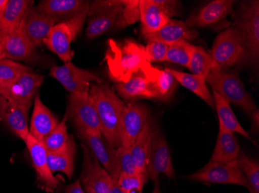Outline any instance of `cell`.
<instances>
[{
  "label": "cell",
  "mask_w": 259,
  "mask_h": 193,
  "mask_svg": "<svg viewBox=\"0 0 259 193\" xmlns=\"http://www.w3.org/2000/svg\"><path fill=\"white\" fill-rule=\"evenodd\" d=\"M24 142L31 157L32 162L37 176L49 190L55 189L58 187L59 182L49 168L47 157L48 152L43 143L35 139L30 133Z\"/></svg>",
  "instance_id": "21"
},
{
  "label": "cell",
  "mask_w": 259,
  "mask_h": 193,
  "mask_svg": "<svg viewBox=\"0 0 259 193\" xmlns=\"http://www.w3.org/2000/svg\"><path fill=\"white\" fill-rule=\"evenodd\" d=\"M49 75L62 84L70 93L88 92L91 82L101 84L102 81L95 74L75 66L71 61L62 66L51 68Z\"/></svg>",
  "instance_id": "13"
},
{
  "label": "cell",
  "mask_w": 259,
  "mask_h": 193,
  "mask_svg": "<svg viewBox=\"0 0 259 193\" xmlns=\"http://www.w3.org/2000/svg\"><path fill=\"white\" fill-rule=\"evenodd\" d=\"M58 23L56 19L41 14L30 6L22 20L21 25L30 43L37 47L44 43L52 27Z\"/></svg>",
  "instance_id": "18"
},
{
  "label": "cell",
  "mask_w": 259,
  "mask_h": 193,
  "mask_svg": "<svg viewBox=\"0 0 259 193\" xmlns=\"http://www.w3.org/2000/svg\"><path fill=\"white\" fill-rule=\"evenodd\" d=\"M117 155H118L120 173L128 174V175L138 173L131 149L120 146L117 149Z\"/></svg>",
  "instance_id": "40"
},
{
  "label": "cell",
  "mask_w": 259,
  "mask_h": 193,
  "mask_svg": "<svg viewBox=\"0 0 259 193\" xmlns=\"http://www.w3.org/2000/svg\"><path fill=\"white\" fill-rule=\"evenodd\" d=\"M9 0H0V20L5 13L6 8L8 4Z\"/></svg>",
  "instance_id": "44"
},
{
  "label": "cell",
  "mask_w": 259,
  "mask_h": 193,
  "mask_svg": "<svg viewBox=\"0 0 259 193\" xmlns=\"http://www.w3.org/2000/svg\"><path fill=\"white\" fill-rule=\"evenodd\" d=\"M33 3L30 0H9L5 13L0 20V37L10 34L19 27Z\"/></svg>",
  "instance_id": "28"
},
{
  "label": "cell",
  "mask_w": 259,
  "mask_h": 193,
  "mask_svg": "<svg viewBox=\"0 0 259 193\" xmlns=\"http://www.w3.org/2000/svg\"><path fill=\"white\" fill-rule=\"evenodd\" d=\"M123 1H95L90 4L85 37L93 40L114 27H122Z\"/></svg>",
  "instance_id": "7"
},
{
  "label": "cell",
  "mask_w": 259,
  "mask_h": 193,
  "mask_svg": "<svg viewBox=\"0 0 259 193\" xmlns=\"http://www.w3.org/2000/svg\"><path fill=\"white\" fill-rule=\"evenodd\" d=\"M209 54L214 65L213 69L228 70L236 65L244 63L245 46L238 30L232 26L220 33L213 42Z\"/></svg>",
  "instance_id": "6"
},
{
  "label": "cell",
  "mask_w": 259,
  "mask_h": 193,
  "mask_svg": "<svg viewBox=\"0 0 259 193\" xmlns=\"http://www.w3.org/2000/svg\"><path fill=\"white\" fill-rule=\"evenodd\" d=\"M89 7L90 3L82 0H44L35 9L60 23L72 18Z\"/></svg>",
  "instance_id": "22"
},
{
  "label": "cell",
  "mask_w": 259,
  "mask_h": 193,
  "mask_svg": "<svg viewBox=\"0 0 259 193\" xmlns=\"http://www.w3.org/2000/svg\"><path fill=\"white\" fill-rule=\"evenodd\" d=\"M110 193H126L123 191L121 188L119 186L117 182H113V185H112L111 190H110Z\"/></svg>",
  "instance_id": "45"
},
{
  "label": "cell",
  "mask_w": 259,
  "mask_h": 193,
  "mask_svg": "<svg viewBox=\"0 0 259 193\" xmlns=\"http://www.w3.org/2000/svg\"><path fill=\"white\" fill-rule=\"evenodd\" d=\"M160 174H164L167 178L174 179L175 171L171 162V154L166 139L159 130L155 127L151 139L147 164L148 178L155 182L158 181Z\"/></svg>",
  "instance_id": "10"
},
{
  "label": "cell",
  "mask_w": 259,
  "mask_h": 193,
  "mask_svg": "<svg viewBox=\"0 0 259 193\" xmlns=\"http://www.w3.org/2000/svg\"><path fill=\"white\" fill-rule=\"evenodd\" d=\"M106 61L110 78L116 83L126 82L140 71L150 81L155 82L161 72V70L154 68L148 61L145 46L133 40L120 43L110 39Z\"/></svg>",
  "instance_id": "1"
},
{
  "label": "cell",
  "mask_w": 259,
  "mask_h": 193,
  "mask_svg": "<svg viewBox=\"0 0 259 193\" xmlns=\"http://www.w3.org/2000/svg\"><path fill=\"white\" fill-rule=\"evenodd\" d=\"M29 109V107L10 101L0 94V120L23 141H25L30 133Z\"/></svg>",
  "instance_id": "17"
},
{
  "label": "cell",
  "mask_w": 259,
  "mask_h": 193,
  "mask_svg": "<svg viewBox=\"0 0 259 193\" xmlns=\"http://www.w3.org/2000/svg\"><path fill=\"white\" fill-rule=\"evenodd\" d=\"M152 193H161V189H160L159 182L158 181L155 182V188L153 189Z\"/></svg>",
  "instance_id": "46"
},
{
  "label": "cell",
  "mask_w": 259,
  "mask_h": 193,
  "mask_svg": "<svg viewBox=\"0 0 259 193\" xmlns=\"http://www.w3.org/2000/svg\"><path fill=\"white\" fill-rule=\"evenodd\" d=\"M32 71L31 68L12 59L0 60V91L8 88L22 74Z\"/></svg>",
  "instance_id": "33"
},
{
  "label": "cell",
  "mask_w": 259,
  "mask_h": 193,
  "mask_svg": "<svg viewBox=\"0 0 259 193\" xmlns=\"http://www.w3.org/2000/svg\"><path fill=\"white\" fill-rule=\"evenodd\" d=\"M3 59H4V52H3L2 46H1V44H0V60Z\"/></svg>",
  "instance_id": "48"
},
{
  "label": "cell",
  "mask_w": 259,
  "mask_h": 193,
  "mask_svg": "<svg viewBox=\"0 0 259 193\" xmlns=\"http://www.w3.org/2000/svg\"><path fill=\"white\" fill-rule=\"evenodd\" d=\"M89 8L85 9L75 17L65 21L57 23L49 32L44 43L51 51L57 55L62 61H71L73 53L71 44L76 39L83 27L88 16Z\"/></svg>",
  "instance_id": "5"
},
{
  "label": "cell",
  "mask_w": 259,
  "mask_h": 193,
  "mask_svg": "<svg viewBox=\"0 0 259 193\" xmlns=\"http://www.w3.org/2000/svg\"><path fill=\"white\" fill-rule=\"evenodd\" d=\"M206 81L229 104L239 106L248 115L257 109L254 99L236 73L227 70H211Z\"/></svg>",
  "instance_id": "3"
},
{
  "label": "cell",
  "mask_w": 259,
  "mask_h": 193,
  "mask_svg": "<svg viewBox=\"0 0 259 193\" xmlns=\"http://www.w3.org/2000/svg\"><path fill=\"white\" fill-rule=\"evenodd\" d=\"M178 84V81L170 72L169 68H165L161 71L158 79L154 82L156 99L162 102L169 101Z\"/></svg>",
  "instance_id": "37"
},
{
  "label": "cell",
  "mask_w": 259,
  "mask_h": 193,
  "mask_svg": "<svg viewBox=\"0 0 259 193\" xmlns=\"http://www.w3.org/2000/svg\"><path fill=\"white\" fill-rule=\"evenodd\" d=\"M65 193H84L81 184H80L79 180H76L75 182L70 184L68 186H67Z\"/></svg>",
  "instance_id": "43"
},
{
  "label": "cell",
  "mask_w": 259,
  "mask_h": 193,
  "mask_svg": "<svg viewBox=\"0 0 259 193\" xmlns=\"http://www.w3.org/2000/svg\"><path fill=\"white\" fill-rule=\"evenodd\" d=\"M60 122L49 107L42 103L38 94L33 100V109L30 122V134L42 142Z\"/></svg>",
  "instance_id": "24"
},
{
  "label": "cell",
  "mask_w": 259,
  "mask_h": 193,
  "mask_svg": "<svg viewBox=\"0 0 259 193\" xmlns=\"http://www.w3.org/2000/svg\"><path fill=\"white\" fill-rule=\"evenodd\" d=\"M158 3L170 19L171 17L179 16L181 14L182 7L180 1L158 0Z\"/></svg>",
  "instance_id": "42"
},
{
  "label": "cell",
  "mask_w": 259,
  "mask_h": 193,
  "mask_svg": "<svg viewBox=\"0 0 259 193\" xmlns=\"http://www.w3.org/2000/svg\"><path fill=\"white\" fill-rule=\"evenodd\" d=\"M115 88L120 98L128 102L140 99H156L154 82L150 81L141 71L132 75L126 82L116 83Z\"/></svg>",
  "instance_id": "20"
},
{
  "label": "cell",
  "mask_w": 259,
  "mask_h": 193,
  "mask_svg": "<svg viewBox=\"0 0 259 193\" xmlns=\"http://www.w3.org/2000/svg\"><path fill=\"white\" fill-rule=\"evenodd\" d=\"M169 70L179 84H182L186 89L190 90L192 92L194 93L196 95L203 100L211 108H214L213 95L208 90L205 78L192 75V74L184 73L176 70L170 69V68Z\"/></svg>",
  "instance_id": "31"
},
{
  "label": "cell",
  "mask_w": 259,
  "mask_h": 193,
  "mask_svg": "<svg viewBox=\"0 0 259 193\" xmlns=\"http://www.w3.org/2000/svg\"><path fill=\"white\" fill-rule=\"evenodd\" d=\"M187 178L204 183L232 184L247 187V181L238 159L228 163L209 161L205 166Z\"/></svg>",
  "instance_id": "9"
},
{
  "label": "cell",
  "mask_w": 259,
  "mask_h": 193,
  "mask_svg": "<svg viewBox=\"0 0 259 193\" xmlns=\"http://www.w3.org/2000/svg\"><path fill=\"white\" fill-rule=\"evenodd\" d=\"M150 118L149 109L145 104L136 101L126 104L120 121V146L131 149Z\"/></svg>",
  "instance_id": "12"
},
{
  "label": "cell",
  "mask_w": 259,
  "mask_h": 193,
  "mask_svg": "<svg viewBox=\"0 0 259 193\" xmlns=\"http://www.w3.org/2000/svg\"><path fill=\"white\" fill-rule=\"evenodd\" d=\"M238 160L247 181V188L250 193H259L258 162L246 155L242 151L240 152Z\"/></svg>",
  "instance_id": "35"
},
{
  "label": "cell",
  "mask_w": 259,
  "mask_h": 193,
  "mask_svg": "<svg viewBox=\"0 0 259 193\" xmlns=\"http://www.w3.org/2000/svg\"><path fill=\"white\" fill-rule=\"evenodd\" d=\"M44 79V77L32 71L25 72L8 88L0 91V94L10 101L30 108Z\"/></svg>",
  "instance_id": "14"
},
{
  "label": "cell",
  "mask_w": 259,
  "mask_h": 193,
  "mask_svg": "<svg viewBox=\"0 0 259 193\" xmlns=\"http://www.w3.org/2000/svg\"><path fill=\"white\" fill-rule=\"evenodd\" d=\"M213 98L214 106L219 118V128L233 133H238L246 139H250V136L247 131L241 125L238 118L231 109L229 103L221 97L218 92L213 91Z\"/></svg>",
  "instance_id": "29"
},
{
  "label": "cell",
  "mask_w": 259,
  "mask_h": 193,
  "mask_svg": "<svg viewBox=\"0 0 259 193\" xmlns=\"http://www.w3.org/2000/svg\"><path fill=\"white\" fill-rule=\"evenodd\" d=\"M140 21L143 36L158 31L166 25L170 18L158 0H139Z\"/></svg>",
  "instance_id": "25"
},
{
  "label": "cell",
  "mask_w": 259,
  "mask_h": 193,
  "mask_svg": "<svg viewBox=\"0 0 259 193\" xmlns=\"http://www.w3.org/2000/svg\"><path fill=\"white\" fill-rule=\"evenodd\" d=\"M0 44L3 47L4 59H12L14 61L30 59L35 51V46L27 38L21 23L10 34L0 37Z\"/></svg>",
  "instance_id": "19"
},
{
  "label": "cell",
  "mask_w": 259,
  "mask_h": 193,
  "mask_svg": "<svg viewBox=\"0 0 259 193\" xmlns=\"http://www.w3.org/2000/svg\"><path fill=\"white\" fill-rule=\"evenodd\" d=\"M147 180V174L137 173L128 175L120 173L117 180V184L126 193H141Z\"/></svg>",
  "instance_id": "38"
},
{
  "label": "cell",
  "mask_w": 259,
  "mask_h": 193,
  "mask_svg": "<svg viewBox=\"0 0 259 193\" xmlns=\"http://www.w3.org/2000/svg\"><path fill=\"white\" fill-rule=\"evenodd\" d=\"M76 146L73 136H70L68 147L64 150L57 152H48V163L51 172H60L65 174L71 178L74 172V160H75Z\"/></svg>",
  "instance_id": "30"
},
{
  "label": "cell",
  "mask_w": 259,
  "mask_h": 193,
  "mask_svg": "<svg viewBox=\"0 0 259 193\" xmlns=\"http://www.w3.org/2000/svg\"><path fill=\"white\" fill-rule=\"evenodd\" d=\"M233 27L238 30L245 46L244 63L255 66L259 58V2L247 1L240 4Z\"/></svg>",
  "instance_id": "4"
},
{
  "label": "cell",
  "mask_w": 259,
  "mask_h": 193,
  "mask_svg": "<svg viewBox=\"0 0 259 193\" xmlns=\"http://www.w3.org/2000/svg\"><path fill=\"white\" fill-rule=\"evenodd\" d=\"M241 149L234 133L219 128L216 146L210 161L228 163L238 159Z\"/></svg>",
  "instance_id": "27"
},
{
  "label": "cell",
  "mask_w": 259,
  "mask_h": 193,
  "mask_svg": "<svg viewBox=\"0 0 259 193\" xmlns=\"http://www.w3.org/2000/svg\"><path fill=\"white\" fill-rule=\"evenodd\" d=\"M169 45L161 42H149L145 46V53L147 59L150 63L152 62H161L165 60L167 52Z\"/></svg>",
  "instance_id": "41"
},
{
  "label": "cell",
  "mask_w": 259,
  "mask_h": 193,
  "mask_svg": "<svg viewBox=\"0 0 259 193\" xmlns=\"http://www.w3.org/2000/svg\"><path fill=\"white\" fill-rule=\"evenodd\" d=\"M213 61L210 54L202 46H195V50L190 59L188 69L192 75L206 79L211 70L213 68Z\"/></svg>",
  "instance_id": "34"
},
{
  "label": "cell",
  "mask_w": 259,
  "mask_h": 193,
  "mask_svg": "<svg viewBox=\"0 0 259 193\" xmlns=\"http://www.w3.org/2000/svg\"><path fill=\"white\" fill-rule=\"evenodd\" d=\"M140 21L139 0H123L122 11V27Z\"/></svg>",
  "instance_id": "39"
},
{
  "label": "cell",
  "mask_w": 259,
  "mask_h": 193,
  "mask_svg": "<svg viewBox=\"0 0 259 193\" xmlns=\"http://www.w3.org/2000/svg\"><path fill=\"white\" fill-rule=\"evenodd\" d=\"M65 120L72 119L78 133H101L97 111L88 92L71 93L68 98Z\"/></svg>",
  "instance_id": "8"
},
{
  "label": "cell",
  "mask_w": 259,
  "mask_h": 193,
  "mask_svg": "<svg viewBox=\"0 0 259 193\" xmlns=\"http://www.w3.org/2000/svg\"><path fill=\"white\" fill-rule=\"evenodd\" d=\"M79 135L93 156L111 176L113 182H117L120 174L117 149L102 133L81 132Z\"/></svg>",
  "instance_id": "11"
},
{
  "label": "cell",
  "mask_w": 259,
  "mask_h": 193,
  "mask_svg": "<svg viewBox=\"0 0 259 193\" xmlns=\"http://www.w3.org/2000/svg\"><path fill=\"white\" fill-rule=\"evenodd\" d=\"M198 37L199 33L188 27L185 22L171 19H170L166 25H164L158 31L144 36L148 43L158 41L168 45L180 40H196Z\"/></svg>",
  "instance_id": "23"
},
{
  "label": "cell",
  "mask_w": 259,
  "mask_h": 193,
  "mask_svg": "<svg viewBox=\"0 0 259 193\" xmlns=\"http://www.w3.org/2000/svg\"><path fill=\"white\" fill-rule=\"evenodd\" d=\"M89 94L97 111L102 135L112 146L118 149L120 121L126 104L107 84H93Z\"/></svg>",
  "instance_id": "2"
},
{
  "label": "cell",
  "mask_w": 259,
  "mask_h": 193,
  "mask_svg": "<svg viewBox=\"0 0 259 193\" xmlns=\"http://www.w3.org/2000/svg\"><path fill=\"white\" fill-rule=\"evenodd\" d=\"M155 127V121L150 118L131 147L138 173L147 174L150 146Z\"/></svg>",
  "instance_id": "26"
},
{
  "label": "cell",
  "mask_w": 259,
  "mask_h": 193,
  "mask_svg": "<svg viewBox=\"0 0 259 193\" xmlns=\"http://www.w3.org/2000/svg\"><path fill=\"white\" fill-rule=\"evenodd\" d=\"M234 1L214 0L200 9L197 13L186 20V25L190 29L210 27L226 19L234 11Z\"/></svg>",
  "instance_id": "16"
},
{
  "label": "cell",
  "mask_w": 259,
  "mask_h": 193,
  "mask_svg": "<svg viewBox=\"0 0 259 193\" xmlns=\"http://www.w3.org/2000/svg\"><path fill=\"white\" fill-rule=\"evenodd\" d=\"M84 193H97V191H94L93 188H90V187L85 186V191Z\"/></svg>",
  "instance_id": "47"
},
{
  "label": "cell",
  "mask_w": 259,
  "mask_h": 193,
  "mask_svg": "<svg viewBox=\"0 0 259 193\" xmlns=\"http://www.w3.org/2000/svg\"><path fill=\"white\" fill-rule=\"evenodd\" d=\"M83 164L81 180L84 186L90 187L97 193H110L113 180L100 162L90 152L87 146H82Z\"/></svg>",
  "instance_id": "15"
},
{
  "label": "cell",
  "mask_w": 259,
  "mask_h": 193,
  "mask_svg": "<svg viewBox=\"0 0 259 193\" xmlns=\"http://www.w3.org/2000/svg\"><path fill=\"white\" fill-rule=\"evenodd\" d=\"M194 45L187 40H180L169 45L165 60L188 68L195 50Z\"/></svg>",
  "instance_id": "36"
},
{
  "label": "cell",
  "mask_w": 259,
  "mask_h": 193,
  "mask_svg": "<svg viewBox=\"0 0 259 193\" xmlns=\"http://www.w3.org/2000/svg\"><path fill=\"white\" fill-rule=\"evenodd\" d=\"M70 136L67 128L66 120L64 118L41 142L47 152H60L68 147Z\"/></svg>",
  "instance_id": "32"
}]
</instances>
